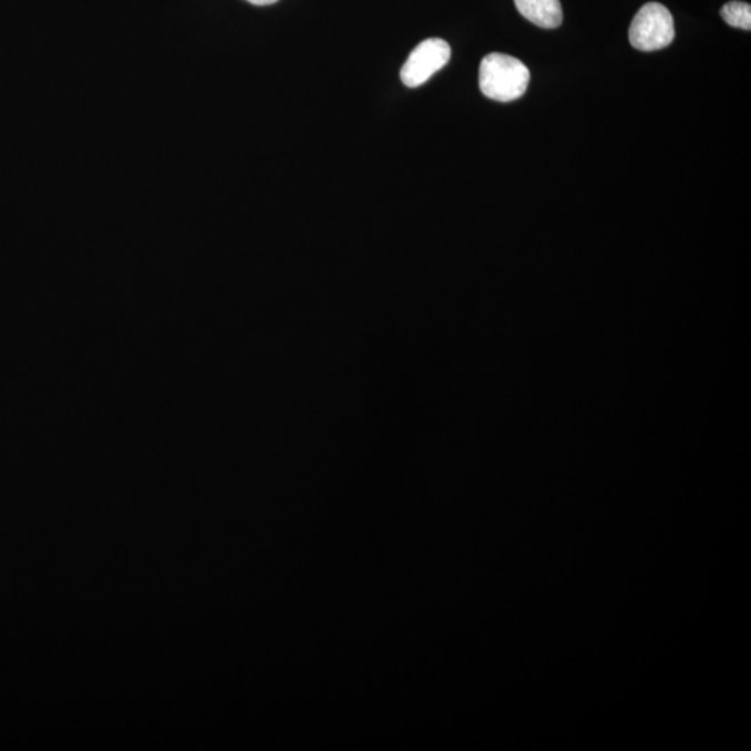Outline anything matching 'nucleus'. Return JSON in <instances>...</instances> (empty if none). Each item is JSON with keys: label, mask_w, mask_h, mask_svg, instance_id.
Listing matches in <instances>:
<instances>
[{"label": "nucleus", "mask_w": 751, "mask_h": 751, "mask_svg": "<svg viewBox=\"0 0 751 751\" xmlns=\"http://www.w3.org/2000/svg\"><path fill=\"white\" fill-rule=\"evenodd\" d=\"M451 48L440 38H429L419 43L401 69V80L410 89H416L433 78L449 63Z\"/></svg>", "instance_id": "nucleus-3"}, {"label": "nucleus", "mask_w": 751, "mask_h": 751, "mask_svg": "<svg viewBox=\"0 0 751 751\" xmlns=\"http://www.w3.org/2000/svg\"><path fill=\"white\" fill-rule=\"evenodd\" d=\"M515 4L526 20L542 29H557L563 23L559 0H515Z\"/></svg>", "instance_id": "nucleus-4"}, {"label": "nucleus", "mask_w": 751, "mask_h": 751, "mask_svg": "<svg viewBox=\"0 0 751 751\" xmlns=\"http://www.w3.org/2000/svg\"><path fill=\"white\" fill-rule=\"evenodd\" d=\"M531 72L519 59L490 53L482 60L479 85L484 95L498 102L519 100L529 85Z\"/></svg>", "instance_id": "nucleus-1"}, {"label": "nucleus", "mask_w": 751, "mask_h": 751, "mask_svg": "<svg viewBox=\"0 0 751 751\" xmlns=\"http://www.w3.org/2000/svg\"><path fill=\"white\" fill-rule=\"evenodd\" d=\"M247 2L255 4V7H268V4H274L279 0H247Z\"/></svg>", "instance_id": "nucleus-6"}, {"label": "nucleus", "mask_w": 751, "mask_h": 751, "mask_svg": "<svg viewBox=\"0 0 751 751\" xmlns=\"http://www.w3.org/2000/svg\"><path fill=\"white\" fill-rule=\"evenodd\" d=\"M675 38L671 12L661 3H647L636 13L629 29L632 47L644 52L658 51L669 45Z\"/></svg>", "instance_id": "nucleus-2"}, {"label": "nucleus", "mask_w": 751, "mask_h": 751, "mask_svg": "<svg viewBox=\"0 0 751 751\" xmlns=\"http://www.w3.org/2000/svg\"><path fill=\"white\" fill-rule=\"evenodd\" d=\"M721 18L737 29L751 30V7L744 2H729L721 9Z\"/></svg>", "instance_id": "nucleus-5"}]
</instances>
